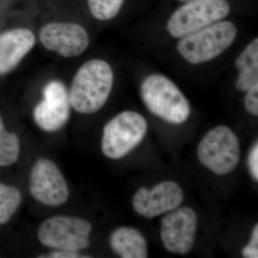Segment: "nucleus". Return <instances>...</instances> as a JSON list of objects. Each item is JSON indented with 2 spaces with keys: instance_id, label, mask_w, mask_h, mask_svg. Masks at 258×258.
I'll use <instances>...</instances> for the list:
<instances>
[{
  "instance_id": "1",
  "label": "nucleus",
  "mask_w": 258,
  "mask_h": 258,
  "mask_svg": "<svg viewBox=\"0 0 258 258\" xmlns=\"http://www.w3.org/2000/svg\"><path fill=\"white\" fill-rule=\"evenodd\" d=\"M113 74L106 61L93 59L76 73L69 100L75 111L83 114L96 113L104 106L112 91Z\"/></svg>"
},
{
  "instance_id": "2",
  "label": "nucleus",
  "mask_w": 258,
  "mask_h": 258,
  "mask_svg": "<svg viewBox=\"0 0 258 258\" xmlns=\"http://www.w3.org/2000/svg\"><path fill=\"white\" fill-rule=\"evenodd\" d=\"M140 94L151 113L171 124H182L189 118L191 106L177 86L161 74L148 76L142 83Z\"/></svg>"
},
{
  "instance_id": "3",
  "label": "nucleus",
  "mask_w": 258,
  "mask_h": 258,
  "mask_svg": "<svg viewBox=\"0 0 258 258\" xmlns=\"http://www.w3.org/2000/svg\"><path fill=\"white\" fill-rule=\"evenodd\" d=\"M237 29L230 21H220L180 38L179 55L189 63L209 62L221 55L235 41Z\"/></svg>"
},
{
  "instance_id": "4",
  "label": "nucleus",
  "mask_w": 258,
  "mask_h": 258,
  "mask_svg": "<svg viewBox=\"0 0 258 258\" xmlns=\"http://www.w3.org/2000/svg\"><path fill=\"white\" fill-rule=\"evenodd\" d=\"M198 157L203 165L217 175L230 174L240 162L239 139L229 127H215L199 144Z\"/></svg>"
},
{
  "instance_id": "5",
  "label": "nucleus",
  "mask_w": 258,
  "mask_h": 258,
  "mask_svg": "<svg viewBox=\"0 0 258 258\" xmlns=\"http://www.w3.org/2000/svg\"><path fill=\"white\" fill-rule=\"evenodd\" d=\"M147 129V121L143 115L134 111L122 112L103 128V154L111 159L124 157L143 141Z\"/></svg>"
},
{
  "instance_id": "6",
  "label": "nucleus",
  "mask_w": 258,
  "mask_h": 258,
  "mask_svg": "<svg viewBox=\"0 0 258 258\" xmlns=\"http://www.w3.org/2000/svg\"><path fill=\"white\" fill-rule=\"evenodd\" d=\"M230 12V5L226 0H191L171 15L166 28L171 36L181 38L222 21Z\"/></svg>"
},
{
  "instance_id": "7",
  "label": "nucleus",
  "mask_w": 258,
  "mask_h": 258,
  "mask_svg": "<svg viewBox=\"0 0 258 258\" xmlns=\"http://www.w3.org/2000/svg\"><path fill=\"white\" fill-rule=\"evenodd\" d=\"M92 225L78 217L55 216L45 220L37 230L40 243L57 250L78 251L89 246Z\"/></svg>"
},
{
  "instance_id": "8",
  "label": "nucleus",
  "mask_w": 258,
  "mask_h": 258,
  "mask_svg": "<svg viewBox=\"0 0 258 258\" xmlns=\"http://www.w3.org/2000/svg\"><path fill=\"white\" fill-rule=\"evenodd\" d=\"M29 189L37 201L47 206H60L69 198V187L60 169L53 161L44 158L32 166Z\"/></svg>"
},
{
  "instance_id": "9",
  "label": "nucleus",
  "mask_w": 258,
  "mask_h": 258,
  "mask_svg": "<svg viewBox=\"0 0 258 258\" xmlns=\"http://www.w3.org/2000/svg\"><path fill=\"white\" fill-rule=\"evenodd\" d=\"M163 217L161 239L172 253L186 254L192 248L198 229V216L193 209L178 208Z\"/></svg>"
},
{
  "instance_id": "10",
  "label": "nucleus",
  "mask_w": 258,
  "mask_h": 258,
  "mask_svg": "<svg viewBox=\"0 0 258 258\" xmlns=\"http://www.w3.org/2000/svg\"><path fill=\"white\" fill-rule=\"evenodd\" d=\"M184 198V191L177 183L166 181L151 189H139L134 195L132 205L139 215L152 219L179 208Z\"/></svg>"
},
{
  "instance_id": "11",
  "label": "nucleus",
  "mask_w": 258,
  "mask_h": 258,
  "mask_svg": "<svg viewBox=\"0 0 258 258\" xmlns=\"http://www.w3.org/2000/svg\"><path fill=\"white\" fill-rule=\"evenodd\" d=\"M42 93L43 100L33 111L35 123L45 132L60 130L70 117L69 93L63 83L56 81L47 83Z\"/></svg>"
},
{
  "instance_id": "12",
  "label": "nucleus",
  "mask_w": 258,
  "mask_h": 258,
  "mask_svg": "<svg viewBox=\"0 0 258 258\" xmlns=\"http://www.w3.org/2000/svg\"><path fill=\"white\" fill-rule=\"evenodd\" d=\"M40 40L47 50L66 57L81 55L89 45L87 32L76 23L47 24L40 30Z\"/></svg>"
},
{
  "instance_id": "13",
  "label": "nucleus",
  "mask_w": 258,
  "mask_h": 258,
  "mask_svg": "<svg viewBox=\"0 0 258 258\" xmlns=\"http://www.w3.org/2000/svg\"><path fill=\"white\" fill-rule=\"evenodd\" d=\"M35 43L33 32L16 28L0 35V74L10 72L18 66Z\"/></svg>"
},
{
  "instance_id": "14",
  "label": "nucleus",
  "mask_w": 258,
  "mask_h": 258,
  "mask_svg": "<svg viewBox=\"0 0 258 258\" xmlns=\"http://www.w3.org/2000/svg\"><path fill=\"white\" fill-rule=\"evenodd\" d=\"M110 245L120 257H148L147 240L133 227H121L113 231L110 237Z\"/></svg>"
},
{
  "instance_id": "15",
  "label": "nucleus",
  "mask_w": 258,
  "mask_h": 258,
  "mask_svg": "<svg viewBox=\"0 0 258 258\" xmlns=\"http://www.w3.org/2000/svg\"><path fill=\"white\" fill-rule=\"evenodd\" d=\"M238 71L235 86L237 90L247 92L258 85V38L256 37L241 52L235 62Z\"/></svg>"
},
{
  "instance_id": "16",
  "label": "nucleus",
  "mask_w": 258,
  "mask_h": 258,
  "mask_svg": "<svg viewBox=\"0 0 258 258\" xmlns=\"http://www.w3.org/2000/svg\"><path fill=\"white\" fill-rule=\"evenodd\" d=\"M20 144L18 136L5 128L0 115V166L15 164L20 156Z\"/></svg>"
},
{
  "instance_id": "17",
  "label": "nucleus",
  "mask_w": 258,
  "mask_h": 258,
  "mask_svg": "<svg viewBox=\"0 0 258 258\" xmlns=\"http://www.w3.org/2000/svg\"><path fill=\"white\" fill-rule=\"evenodd\" d=\"M22 202L18 188L0 183V224L9 222Z\"/></svg>"
},
{
  "instance_id": "18",
  "label": "nucleus",
  "mask_w": 258,
  "mask_h": 258,
  "mask_svg": "<svg viewBox=\"0 0 258 258\" xmlns=\"http://www.w3.org/2000/svg\"><path fill=\"white\" fill-rule=\"evenodd\" d=\"M124 0H88L91 14L97 20H110L118 14Z\"/></svg>"
},
{
  "instance_id": "19",
  "label": "nucleus",
  "mask_w": 258,
  "mask_h": 258,
  "mask_svg": "<svg viewBox=\"0 0 258 258\" xmlns=\"http://www.w3.org/2000/svg\"><path fill=\"white\" fill-rule=\"evenodd\" d=\"M245 109L254 116L258 115V85L247 91L244 100Z\"/></svg>"
},
{
  "instance_id": "20",
  "label": "nucleus",
  "mask_w": 258,
  "mask_h": 258,
  "mask_svg": "<svg viewBox=\"0 0 258 258\" xmlns=\"http://www.w3.org/2000/svg\"><path fill=\"white\" fill-rule=\"evenodd\" d=\"M242 255L246 258L258 257V226H254L250 241L242 249Z\"/></svg>"
},
{
  "instance_id": "21",
  "label": "nucleus",
  "mask_w": 258,
  "mask_h": 258,
  "mask_svg": "<svg viewBox=\"0 0 258 258\" xmlns=\"http://www.w3.org/2000/svg\"><path fill=\"white\" fill-rule=\"evenodd\" d=\"M247 164L249 172L254 180H258V144L257 142L254 144L248 154Z\"/></svg>"
},
{
  "instance_id": "22",
  "label": "nucleus",
  "mask_w": 258,
  "mask_h": 258,
  "mask_svg": "<svg viewBox=\"0 0 258 258\" xmlns=\"http://www.w3.org/2000/svg\"><path fill=\"white\" fill-rule=\"evenodd\" d=\"M46 257L52 258H78L87 257V256H82L78 251L71 250H56L47 254Z\"/></svg>"
},
{
  "instance_id": "23",
  "label": "nucleus",
  "mask_w": 258,
  "mask_h": 258,
  "mask_svg": "<svg viewBox=\"0 0 258 258\" xmlns=\"http://www.w3.org/2000/svg\"><path fill=\"white\" fill-rule=\"evenodd\" d=\"M179 1H181V2H189V1H191V0H179Z\"/></svg>"
}]
</instances>
